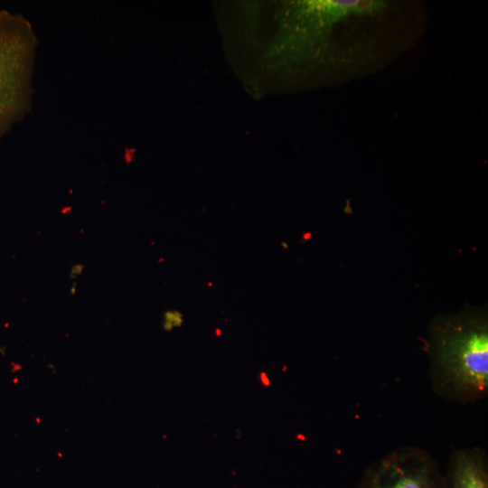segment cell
<instances>
[{
  "instance_id": "1",
  "label": "cell",
  "mask_w": 488,
  "mask_h": 488,
  "mask_svg": "<svg viewBox=\"0 0 488 488\" xmlns=\"http://www.w3.org/2000/svg\"><path fill=\"white\" fill-rule=\"evenodd\" d=\"M427 351L433 391L466 404L488 392V316L486 309L467 308L435 317Z\"/></svg>"
},
{
  "instance_id": "7",
  "label": "cell",
  "mask_w": 488,
  "mask_h": 488,
  "mask_svg": "<svg viewBox=\"0 0 488 488\" xmlns=\"http://www.w3.org/2000/svg\"><path fill=\"white\" fill-rule=\"evenodd\" d=\"M215 333L217 336H221V330L220 329H216L215 330Z\"/></svg>"
},
{
  "instance_id": "3",
  "label": "cell",
  "mask_w": 488,
  "mask_h": 488,
  "mask_svg": "<svg viewBox=\"0 0 488 488\" xmlns=\"http://www.w3.org/2000/svg\"><path fill=\"white\" fill-rule=\"evenodd\" d=\"M357 488H445L438 464L425 449L399 447L371 464Z\"/></svg>"
},
{
  "instance_id": "5",
  "label": "cell",
  "mask_w": 488,
  "mask_h": 488,
  "mask_svg": "<svg viewBox=\"0 0 488 488\" xmlns=\"http://www.w3.org/2000/svg\"><path fill=\"white\" fill-rule=\"evenodd\" d=\"M183 315L178 310L166 311L164 314L163 328L165 331H172L175 327L182 326Z\"/></svg>"
},
{
  "instance_id": "2",
  "label": "cell",
  "mask_w": 488,
  "mask_h": 488,
  "mask_svg": "<svg viewBox=\"0 0 488 488\" xmlns=\"http://www.w3.org/2000/svg\"><path fill=\"white\" fill-rule=\"evenodd\" d=\"M37 44L24 16L0 10V143L31 111Z\"/></svg>"
},
{
  "instance_id": "4",
  "label": "cell",
  "mask_w": 488,
  "mask_h": 488,
  "mask_svg": "<svg viewBox=\"0 0 488 488\" xmlns=\"http://www.w3.org/2000/svg\"><path fill=\"white\" fill-rule=\"evenodd\" d=\"M445 488H488V456L478 446L455 449L443 474Z\"/></svg>"
},
{
  "instance_id": "6",
  "label": "cell",
  "mask_w": 488,
  "mask_h": 488,
  "mask_svg": "<svg viewBox=\"0 0 488 488\" xmlns=\"http://www.w3.org/2000/svg\"><path fill=\"white\" fill-rule=\"evenodd\" d=\"M258 380H259V382L265 387H267L270 385V380L267 377V373L264 371L259 372Z\"/></svg>"
}]
</instances>
